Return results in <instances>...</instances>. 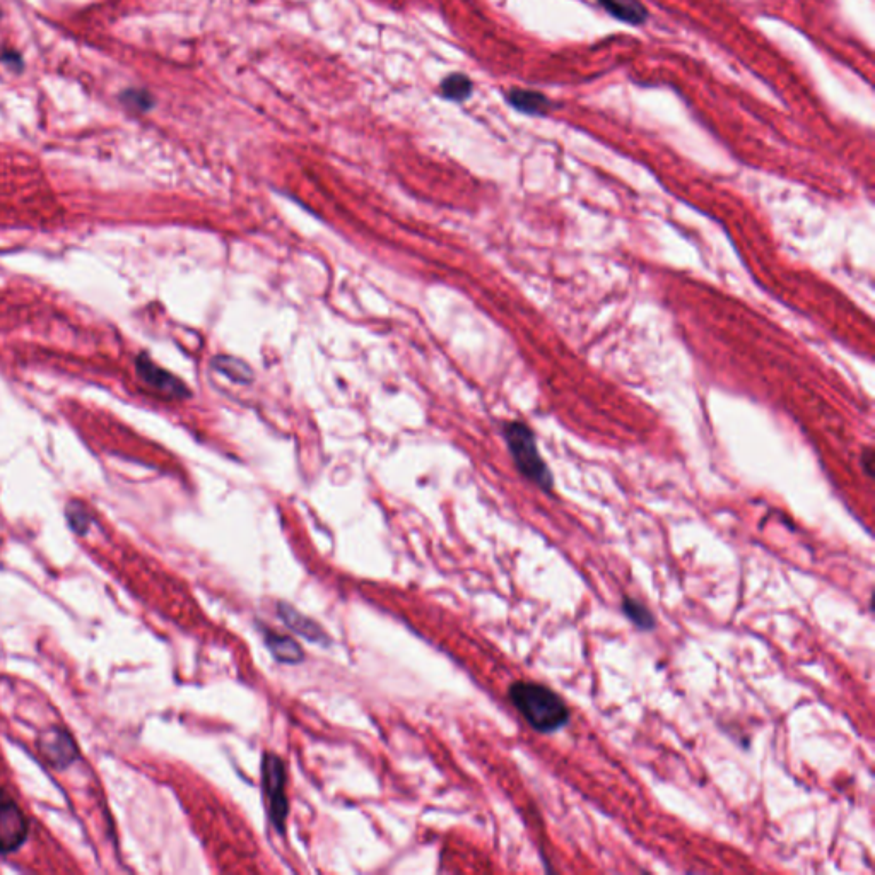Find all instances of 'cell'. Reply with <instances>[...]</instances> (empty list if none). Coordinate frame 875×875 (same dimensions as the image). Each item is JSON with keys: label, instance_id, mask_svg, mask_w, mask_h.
Listing matches in <instances>:
<instances>
[{"label": "cell", "instance_id": "6da1fadb", "mask_svg": "<svg viewBox=\"0 0 875 875\" xmlns=\"http://www.w3.org/2000/svg\"><path fill=\"white\" fill-rule=\"evenodd\" d=\"M511 705L517 708L530 727L539 734H553L564 729L571 720V711L564 699L544 684L517 681L508 689Z\"/></svg>", "mask_w": 875, "mask_h": 875}, {"label": "cell", "instance_id": "7a4b0ae2", "mask_svg": "<svg viewBox=\"0 0 875 875\" xmlns=\"http://www.w3.org/2000/svg\"><path fill=\"white\" fill-rule=\"evenodd\" d=\"M503 435H505L508 450L513 457V462L517 465L518 472L525 479L534 482L537 488L551 493L554 488V477L542 459L534 431L522 421H510V423L505 424Z\"/></svg>", "mask_w": 875, "mask_h": 875}, {"label": "cell", "instance_id": "3957f363", "mask_svg": "<svg viewBox=\"0 0 875 875\" xmlns=\"http://www.w3.org/2000/svg\"><path fill=\"white\" fill-rule=\"evenodd\" d=\"M262 783L265 797L269 800V816L279 833H284L289 804L286 797V766L282 759L272 752H265L262 758Z\"/></svg>", "mask_w": 875, "mask_h": 875}, {"label": "cell", "instance_id": "277c9868", "mask_svg": "<svg viewBox=\"0 0 875 875\" xmlns=\"http://www.w3.org/2000/svg\"><path fill=\"white\" fill-rule=\"evenodd\" d=\"M30 823L18 802L0 790V855L18 852L28 841Z\"/></svg>", "mask_w": 875, "mask_h": 875}, {"label": "cell", "instance_id": "5b68a950", "mask_svg": "<svg viewBox=\"0 0 875 875\" xmlns=\"http://www.w3.org/2000/svg\"><path fill=\"white\" fill-rule=\"evenodd\" d=\"M36 747L43 761L53 770H65L81 758V752L71 732L60 725H52L43 730L36 739Z\"/></svg>", "mask_w": 875, "mask_h": 875}, {"label": "cell", "instance_id": "8992f818", "mask_svg": "<svg viewBox=\"0 0 875 875\" xmlns=\"http://www.w3.org/2000/svg\"><path fill=\"white\" fill-rule=\"evenodd\" d=\"M136 370L139 376H141L142 382L146 383L147 387H151L156 392H159V394L178 400L190 397V390H188L187 385L177 376L171 375L170 371H166L165 368L156 365L147 354H141L137 358Z\"/></svg>", "mask_w": 875, "mask_h": 875}, {"label": "cell", "instance_id": "52a82bcc", "mask_svg": "<svg viewBox=\"0 0 875 875\" xmlns=\"http://www.w3.org/2000/svg\"><path fill=\"white\" fill-rule=\"evenodd\" d=\"M506 101L517 112L530 117H546L547 113L553 112L556 105L547 98L546 94L532 89L513 88L506 93Z\"/></svg>", "mask_w": 875, "mask_h": 875}, {"label": "cell", "instance_id": "ba28073f", "mask_svg": "<svg viewBox=\"0 0 875 875\" xmlns=\"http://www.w3.org/2000/svg\"><path fill=\"white\" fill-rule=\"evenodd\" d=\"M277 611H279V616H281L284 624L288 628L293 629V631H296L298 635L306 638V640L315 641V643L329 641L327 635L323 633V629L315 621H312L310 617L303 616L301 612L296 611L291 605L281 602V604L277 605Z\"/></svg>", "mask_w": 875, "mask_h": 875}, {"label": "cell", "instance_id": "9c48e42d", "mask_svg": "<svg viewBox=\"0 0 875 875\" xmlns=\"http://www.w3.org/2000/svg\"><path fill=\"white\" fill-rule=\"evenodd\" d=\"M599 4L612 18L629 26H643L648 21V9L640 0H599Z\"/></svg>", "mask_w": 875, "mask_h": 875}, {"label": "cell", "instance_id": "30bf717a", "mask_svg": "<svg viewBox=\"0 0 875 875\" xmlns=\"http://www.w3.org/2000/svg\"><path fill=\"white\" fill-rule=\"evenodd\" d=\"M267 646H269L272 655L284 664H298L303 660L301 646L289 636L277 635V633L269 631L267 633Z\"/></svg>", "mask_w": 875, "mask_h": 875}, {"label": "cell", "instance_id": "8fae6325", "mask_svg": "<svg viewBox=\"0 0 875 875\" xmlns=\"http://www.w3.org/2000/svg\"><path fill=\"white\" fill-rule=\"evenodd\" d=\"M474 91V84L469 77L460 72H453L450 76L445 77L440 84V94L448 101H465L469 100L470 94Z\"/></svg>", "mask_w": 875, "mask_h": 875}, {"label": "cell", "instance_id": "7c38bea8", "mask_svg": "<svg viewBox=\"0 0 875 875\" xmlns=\"http://www.w3.org/2000/svg\"><path fill=\"white\" fill-rule=\"evenodd\" d=\"M624 616L628 617L631 623L635 624L636 628L641 631H653L657 626V621L653 617L652 611L641 604L633 597H624L623 599Z\"/></svg>", "mask_w": 875, "mask_h": 875}, {"label": "cell", "instance_id": "4fadbf2b", "mask_svg": "<svg viewBox=\"0 0 875 875\" xmlns=\"http://www.w3.org/2000/svg\"><path fill=\"white\" fill-rule=\"evenodd\" d=\"M212 366H214L219 373L228 376L233 382H252V371H250V368H248L243 361H240V359L230 358V356H219V358L214 359Z\"/></svg>", "mask_w": 875, "mask_h": 875}, {"label": "cell", "instance_id": "5bb4252c", "mask_svg": "<svg viewBox=\"0 0 875 875\" xmlns=\"http://www.w3.org/2000/svg\"><path fill=\"white\" fill-rule=\"evenodd\" d=\"M65 517H67V523H69L72 532H76L77 535L88 534L89 527L93 523V517H91L88 508L83 503H79V501H71L67 505Z\"/></svg>", "mask_w": 875, "mask_h": 875}, {"label": "cell", "instance_id": "9a60e30c", "mask_svg": "<svg viewBox=\"0 0 875 875\" xmlns=\"http://www.w3.org/2000/svg\"><path fill=\"white\" fill-rule=\"evenodd\" d=\"M122 101L132 110L139 112H149L154 106L153 94L147 93L144 89H129L122 94Z\"/></svg>", "mask_w": 875, "mask_h": 875}, {"label": "cell", "instance_id": "2e32d148", "mask_svg": "<svg viewBox=\"0 0 875 875\" xmlns=\"http://www.w3.org/2000/svg\"><path fill=\"white\" fill-rule=\"evenodd\" d=\"M2 60H4V62H9V65H11V67H16V69L23 67V60L19 57V53L6 52L2 55Z\"/></svg>", "mask_w": 875, "mask_h": 875}]
</instances>
